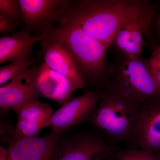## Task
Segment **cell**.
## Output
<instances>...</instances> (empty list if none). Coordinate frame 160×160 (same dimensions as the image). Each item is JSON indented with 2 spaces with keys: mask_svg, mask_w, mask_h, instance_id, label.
I'll return each mask as SVG.
<instances>
[{
  "mask_svg": "<svg viewBox=\"0 0 160 160\" xmlns=\"http://www.w3.org/2000/svg\"><path fill=\"white\" fill-rule=\"evenodd\" d=\"M150 3L144 0L70 1L61 23L78 26L109 49L121 27Z\"/></svg>",
  "mask_w": 160,
  "mask_h": 160,
  "instance_id": "1",
  "label": "cell"
},
{
  "mask_svg": "<svg viewBox=\"0 0 160 160\" xmlns=\"http://www.w3.org/2000/svg\"><path fill=\"white\" fill-rule=\"evenodd\" d=\"M46 37L61 43L72 55L82 72L85 86L102 90L108 64V48L70 23L58 24L47 32Z\"/></svg>",
  "mask_w": 160,
  "mask_h": 160,
  "instance_id": "2",
  "label": "cell"
},
{
  "mask_svg": "<svg viewBox=\"0 0 160 160\" xmlns=\"http://www.w3.org/2000/svg\"><path fill=\"white\" fill-rule=\"evenodd\" d=\"M115 57L114 61L107 64L102 90L137 102L160 98V87L152 74L148 59Z\"/></svg>",
  "mask_w": 160,
  "mask_h": 160,
  "instance_id": "3",
  "label": "cell"
},
{
  "mask_svg": "<svg viewBox=\"0 0 160 160\" xmlns=\"http://www.w3.org/2000/svg\"><path fill=\"white\" fill-rule=\"evenodd\" d=\"M142 103L102 90L99 103L87 122L114 142L132 146Z\"/></svg>",
  "mask_w": 160,
  "mask_h": 160,
  "instance_id": "4",
  "label": "cell"
},
{
  "mask_svg": "<svg viewBox=\"0 0 160 160\" xmlns=\"http://www.w3.org/2000/svg\"><path fill=\"white\" fill-rule=\"evenodd\" d=\"M158 15V9L150 3L122 26L109 47L115 56L142 57L143 39L145 36L147 40L151 38Z\"/></svg>",
  "mask_w": 160,
  "mask_h": 160,
  "instance_id": "5",
  "label": "cell"
},
{
  "mask_svg": "<svg viewBox=\"0 0 160 160\" xmlns=\"http://www.w3.org/2000/svg\"><path fill=\"white\" fill-rule=\"evenodd\" d=\"M117 150L115 142L106 134L79 132L64 137L54 160H106Z\"/></svg>",
  "mask_w": 160,
  "mask_h": 160,
  "instance_id": "6",
  "label": "cell"
},
{
  "mask_svg": "<svg viewBox=\"0 0 160 160\" xmlns=\"http://www.w3.org/2000/svg\"><path fill=\"white\" fill-rule=\"evenodd\" d=\"M71 0H19L24 29L31 35L49 31L60 24Z\"/></svg>",
  "mask_w": 160,
  "mask_h": 160,
  "instance_id": "7",
  "label": "cell"
},
{
  "mask_svg": "<svg viewBox=\"0 0 160 160\" xmlns=\"http://www.w3.org/2000/svg\"><path fill=\"white\" fill-rule=\"evenodd\" d=\"M101 97V90L86 91L80 96H72L52 115L48 128L53 132L65 133L71 126L87 122Z\"/></svg>",
  "mask_w": 160,
  "mask_h": 160,
  "instance_id": "8",
  "label": "cell"
},
{
  "mask_svg": "<svg viewBox=\"0 0 160 160\" xmlns=\"http://www.w3.org/2000/svg\"><path fill=\"white\" fill-rule=\"evenodd\" d=\"M132 146L160 155V98L141 103Z\"/></svg>",
  "mask_w": 160,
  "mask_h": 160,
  "instance_id": "9",
  "label": "cell"
},
{
  "mask_svg": "<svg viewBox=\"0 0 160 160\" xmlns=\"http://www.w3.org/2000/svg\"><path fill=\"white\" fill-rule=\"evenodd\" d=\"M64 133L52 131L42 137L14 140L8 148L12 160H54Z\"/></svg>",
  "mask_w": 160,
  "mask_h": 160,
  "instance_id": "10",
  "label": "cell"
},
{
  "mask_svg": "<svg viewBox=\"0 0 160 160\" xmlns=\"http://www.w3.org/2000/svg\"><path fill=\"white\" fill-rule=\"evenodd\" d=\"M40 42L44 62L66 77L75 90L84 89L82 72L70 52L61 43L46 38V35Z\"/></svg>",
  "mask_w": 160,
  "mask_h": 160,
  "instance_id": "11",
  "label": "cell"
},
{
  "mask_svg": "<svg viewBox=\"0 0 160 160\" xmlns=\"http://www.w3.org/2000/svg\"><path fill=\"white\" fill-rule=\"evenodd\" d=\"M35 87L40 97L62 104L76 90L66 77L46 63L32 66Z\"/></svg>",
  "mask_w": 160,
  "mask_h": 160,
  "instance_id": "12",
  "label": "cell"
},
{
  "mask_svg": "<svg viewBox=\"0 0 160 160\" xmlns=\"http://www.w3.org/2000/svg\"><path fill=\"white\" fill-rule=\"evenodd\" d=\"M32 75V66L14 79L0 87V108L17 113L24 106L39 100Z\"/></svg>",
  "mask_w": 160,
  "mask_h": 160,
  "instance_id": "13",
  "label": "cell"
},
{
  "mask_svg": "<svg viewBox=\"0 0 160 160\" xmlns=\"http://www.w3.org/2000/svg\"><path fill=\"white\" fill-rule=\"evenodd\" d=\"M49 104L40 100L26 105L17 112L15 140L38 137L45 127L54 112Z\"/></svg>",
  "mask_w": 160,
  "mask_h": 160,
  "instance_id": "14",
  "label": "cell"
},
{
  "mask_svg": "<svg viewBox=\"0 0 160 160\" xmlns=\"http://www.w3.org/2000/svg\"><path fill=\"white\" fill-rule=\"evenodd\" d=\"M48 32L31 36L23 30L10 35L1 37L0 64L31 58L33 46L42 39Z\"/></svg>",
  "mask_w": 160,
  "mask_h": 160,
  "instance_id": "15",
  "label": "cell"
},
{
  "mask_svg": "<svg viewBox=\"0 0 160 160\" xmlns=\"http://www.w3.org/2000/svg\"><path fill=\"white\" fill-rule=\"evenodd\" d=\"M36 58L20 59L0 67V85L14 79L35 62Z\"/></svg>",
  "mask_w": 160,
  "mask_h": 160,
  "instance_id": "16",
  "label": "cell"
},
{
  "mask_svg": "<svg viewBox=\"0 0 160 160\" xmlns=\"http://www.w3.org/2000/svg\"><path fill=\"white\" fill-rule=\"evenodd\" d=\"M115 160H160V155L136 148L118 149Z\"/></svg>",
  "mask_w": 160,
  "mask_h": 160,
  "instance_id": "17",
  "label": "cell"
},
{
  "mask_svg": "<svg viewBox=\"0 0 160 160\" xmlns=\"http://www.w3.org/2000/svg\"><path fill=\"white\" fill-rule=\"evenodd\" d=\"M0 14L18 25L22 24V15L19 0H0Z\"/></svg>",
  "mask_w": 160,
  "mask_h": 160,
  "instance_id": "18",
  "label": "cell"
},
{
  "mask_svg": "<svg viewBox=\"0 0 160 160\" xmlns=\"http://www.w3.org/2000/svg\"><path fill=\"white\" fill-rule=\"evenodd\" d=\"M18 24L13 22L9 19L0 14V33L1 34H8L11 33L12 34L16 33V28Z\"/></svg>",
  "mask_w": 160,
  "mask_h": 160,
  "instance_id": "19",
  "label": "cell"
},
{
  "mask_svg": "<svg viewBox=\"0 0 160 160\" xmlns=\"http://www.w3.org/2000/svg\"><path fill=\"white\" fill-rule=\"evenodd\" d=\"M149 65L153 76L160 87V61L158 58L151 52L148 58Z\"/></svg>",
  "mask_w": 160,
  "mask_h": 160,
  "instance_id": "20",
  "label": "cell"
},
{
  "mask_svg": "<svg viewBox=\"0 0 160 160\" xmlns=\"http://www.w3.org/2000/svg\"><path fill=\"white\" fill-rule=\"evenodd\" d=\"M151 48V52L155 55L160 61V45L151 42L149 44Z\"/></svg>",
  "mask_w": 160,
  "mask_h": 160,
  "instance_id": "21",
  "label": "cell"
},
{
  "mask_svg": "<svg viewBox=\"0 0 160 160\" xmlns=\"http://www.w3.org/2000/svg\"><path fill=\"white\" fill-rule=\"evenodd\" d=\"M0 160H12L9 155L8 148L5 149L0 146Z\"/></svg>",
  "mask_w": 160,
  "mask_h": 160,
  "instance_id": "22",
  "label": "cell"
},
{
  "mask_svg": "<svg viewBox=\"0 0 160 160\" xmlns=\"http://www.w3.org/2000/svg\"><path fill=\"white\" fill-rule=\"evenodd\" d=\"M155 26L157 28L158 31L159 32L160 34V13L158 14L157 17L156 19Z\"/></svg>",
  "mask_w": 160,
  "mask_h": 160,
  "instance_id": "23",
  "label": "cell"
},
{
  "mask_svg": "<svg viewBox=\"0 0 160 160\" xmlns=\"http://www.w3.org/2000/svg\"><path fill=\"white\" fill-rule=\"evenodd\" d=\"M115 156V155L113 156H112V157L109 158L108 159L106 160H113V159H114Z\"/></svg>",
  "mask_w": 160,
  "mask_h": 160,
  "instance_id": "24",
  "label": "cell"
}]
</instances>
